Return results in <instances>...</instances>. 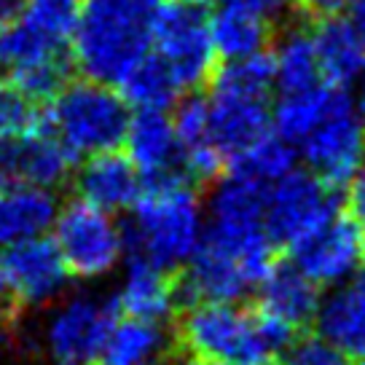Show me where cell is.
I'll use <instances>...</instances> for the list:
<instances>
[{"mask_svg":"<svg viewBox=\"0 0 365 365\" xmlns=\"http://www.w3.org/2000/svg\"><path fill=\"white\" fill-rule=\"evenodd\" d=\"M296 336L240 301H196L175 328V344L191 360L226 365H277Z\"/></svg>","mask_w":365,"mask_h":365,"instance_id":"cell-1","label":"cell"},{"mask_svg":"<svg viewBox=\"0 0 365 365\" xmlns=\"http://www.w3.org/2000/svg\"><path fill=\"white\" fill-rule=\"evenodd\" d=\"M132 223L124 228V252L178 274L191 261L205 234V205L182 175L143 182Z\"/></svg>","mask_w":365,"mask_h":365,"instance_id":"cell-2","label":"cell"},{"mask_svg":"<svg viewBox=\"0 0 365 365\" xmlns=\"http://www.w3.org/2000/svg\"><path fill=\"white\" fill-rule=\"evenodd\" d=\"M164 0H81L70 41L73 65L86 78L115 86L150 51L153 22Z\"/></svg>","mask_w":365,"mask_h":365,"instance_id":"cell-3","label":"cell"},{"mask_svg":"<svg viewBox=\"0 0 365 365\" xmlns=\"http://www.w3.org/2000/svg\"><path fill=\"white\" fill-rule=\"evenodd\" d=\"M272 59L266 51L245 59H231L210 76L207 110L217 148L228 159L272 132Z\"/></svg>","mask_w":365,"mask_h":365,"instance_id":"cell-4","label":"cell"},{"mask_svg":"<svg viewBox=\"0 0 365 365\" xmlns=\"http://www.w3.org/2000/svg\"><path fill=\"white\" fill-rule=\"evenodd\" d=\"M46 124L73 159L113 150L124 143L129 126V105L103 81H73L48 100Z\"/></svg>","mask_w":365,"mask_h":365,"instance_id":"cell-5","label":"cell"},{"mask_svg":"<svg viewBox=\"0 0 365 365\" xmlns=\"http://www.w3.org/2000/svg\"><path fill=\"white\" fill-rule=\"evenodd\" d=\"M296 156L331 188H344L365 156V113L352 89L333 91L317 124L296 143Z\"/></svg>","mask_w":365,"mask_h":365,"instance_id":"cell-6","label":"cell"},{"mask_svg":"<svg viewBox=\"0 0 365 365\" xmlns=\"http://www.w3.org/2000/svg\"><path fill=\"white\" fill-rule=\"evenodd\" d=\"M150 54L170 70L182 94L207 83L217 65V54L205 11L175 0L161 3L150 35Z\"/></svg>","mask_w":365,"mask_h":365,"instance_id":"cell-7","label":"cell"},{"mask_svg":"<svg viewBox=\"0 0 365 365\" xmlns=\"http://www.w3.org/2000/svg\"><path fill=\"white\" fill-rule=\"evenodd\" d=\"M266 228L277 247H293L319 226H325L339 210V194L328 182L304 170H293L266 185Z\"/></svg>","mask_w":365,"mask_h":365,"instance_id":"cell-8","label":"cell"},{"mask_svg":"<svg viewBox=\"0 0 365 365\" xmlns=\"http://www.w3.org/2000/svg\"><path fill=\"white\" fill-rule=\"evenodd\" d=\"M54 245L70 274L94 279L113 272L124 258V228L108 210L86 199H73L54 217Z\"/></svg>","mask_w":365,"mask_h":365,"instance_id":"cell-9","label":"cell"},{"mask_svg":"<svg viewBox=\"0 0 365 365\" xmlns=\"http://www.w3.org/2000/svg\"><path fill=\"white\" fill-rule=\"evenodd\" d=\"M290 263L317 287L341 285L365 263V226L349 212H336L290 247Z\"/></svg>","mask_w":365,"mask_h":365,"instance_id":"cell-10","label":"cell"},{"mask_svg":"<svg viewBox=\"0 0 365 365\" xmlns=\"http://www.w3.org/2000/svg\"><path fill=\"white\" fill-rule=\"evenodd\" d=\"M118 314L115 298L78 296L68 301L48 325V349L54 360L59 365H89L100 357Z\"/></svg>","mask_w":365,"mask_h":365,"instance_id":"cell-11","label":"cell"},{"mask_svg":"<svg viewBox=\"0 0 365 365\" xmlns=\"http://www.w3.org/2000/svg\"><path fill=\"white\" fill-rule=\"evenodd\" d=\"M73 164L76 159L51 135L43 110L41 126L0 143V188H11V185L54 188L68 178Z\"/></svg>","mask_w":365,"mask_h":365,"instance_id":"cell-12","label":"cell"},{"mask_svg":"<svg viewBox=\"0 0 365 365\" xmlns=\"http://www.w3.org/2000/svg\"><path fill=\"white\" fill-rule=\"evenodd\" d=\"M0 269L16 304H41L68 285L70 269L54 240L33 237L3 250Z\"/></svg>","mask_w":365,"mask_h":365,"instance_id":"cell-13","label":"cell"},{"mask_svg":"<svg viewBox=\"0 0 365 365\" xmlns=\"http://www.w3.org/2000/svg\"><path fill=\"white\" fill-rule=\"evenodd\" d=\"M172 129L178 140V156H180V172L191 182L217 180L226 172V156L217 148L212 126H210V110L207 100L199 94H188L175 103Z\"/></svg>","mask_w":365,"mask_h":365,"instance_id":"cell-14","label":"cell"},{"mask_svg":"<svg viewBox=\"0 0 365 365\" xmlns=\"http://www.w3.org/2000/svg\"><path fill=\"white\" fill-rule=\"evenodd\" d=\"M255 293H258L255 309L293 336H301V331L314 325V314L322 298L319 287L309 282L293 263L277 261V266L266 274V279L255 287Z\"/></svg>","mask_w":365,"mask_h":365,"instance_id":"cell-15","label":"cell"},{"mask_svg":"<svg viewBox=\"0 0 365 365\" xmlns=\"http://www.w3.org/2000/svg\"><path fill=\"white\" fill-rule=\"evenodd\" d=\"M317 336H322L336 349H341L352 360L365 357V263L357 272L331 287V293L319 298L314 314Z\"/></svg>","mask_w":365,"mask_h":365,"instance_id":"cell-16","label":"cell"},{"mask_svg":"<svg viewBox=\"0 0 365 365\" xmlns=\"http://www.w3.org/2000/svg\"><path fill=\"white\" fill-rule=\"evenodd\" d=\"M121 145L126 148V159L135 164L143 182L182 175L178 140L167 110H137L135 115H129Z\"/></svg>","mask_w":365,"mask_h":365,"instance_id":"cell-17","label":"cell"},{"mask_svg":"<svg viewBox=\"0 0 365 365\" xmlns=\"http://www.w3.org/2000/svg\"><path fill=\"white\" fill-rule=\"evenodd\" d=\"M178 304H180L178 274L164 272L159 266L132 255L126 258L124 285L115 296L118 312H124L126 317L164 322L167 317H172Z\"/></svg>","mask_w":365,"mask_h":365,"instance_id":"cell-18","label":"cell"},{"mask_svg":"<svg viewBox=\"0 0 365 365\" xmlns=\"http://www.w3.org/2000/svg\"><path fill=\"white\" fill-rule=\"evenodd\" d=\"M78 194L108 212H121L135 205L143 191V178L135 164L118 150H103L83 161L78 172Z\"/></svg>","mask_w":365,"mask_h":365,"instance_id":"cell-19","label":"cell"},{"mask_svg":"<svg viewBox=\"0 0 365 365\" xmlns=\"http://www.w3.org/2000/svg\"><path fill=\"white\" fill-rule=\"evenodd\" d=\"M322 81L331 86L352 89L365 76V51L346 16H325L312 30Z\"/></svg>","mask_w":365,"mask_h":365,"instance_id":"cell-20","label":"cell"},{"mask_svg":"<svg viewBox=\"0 0 365 365\" xmlns=\"http://www.w3.org/2000/svg\"><path fill=\"white\" fill-rule=\"evenodd\" d=\"M57 199L48 188L38 185H11L0 188V247L43 237L54 226Z\"/></svg>","mask_w":365,"mask_h":365,"instance_id":"cell-21","label":"cell"},{"mask_svg":"<svg viewBox=\"0 0 365 365\" xmlns=\"http://www.w3.org/2000/svg\"><path fill=\"white\" fill-rule=\"evenodd\" d=\"M210 41L215 48L217 59H245L252 54H261L272 38V22L261 19L258 14L240 9L234 3H217V9L207 16Z\"/></svg>","mask_w":365,"mask_h":365,"instance_id":"cell-22","label":"cell"},{"mask_svg":"<svg viewBox=\"0 0 365 365\" xmlns=\"http://www.w3.org/2000/svg\"><path fill=\"white\" fill-rule=\"evenodd\" d=\"M269 59H272V78L277 94H293V91L325 83L319 73L314 38L307 27H290L287 33H282Z\"/></svg>","mask_w":365,"mask_h":365,"instance_id":"cell-23","label":"cell"},{"mask_svg":"<svg viewBox=\"0 0 365 365\" xmlns=\"http://www.w3.org/2000/svg\"><path fill=\"white\" fill-rule=\"evenodd\" d=\"M115 89L135 110H167L182 97L178 81L150 51L126 70Z\"/></svg>","mask_w":365,"mask_h":365,"instance_id":"cell-24","label":"cell"},{"mask_svg":"<svg viewBox=\"0 0 365 365\" xmlns=\"http://www.w3.org/2000/svg\"><path fill=\"white\" fill-rule=\"evenodd\" d=\"M164 346L167 336L161 322L124 317L113 322L100 349V360L103 365H145L156 360L164 352Z\"/></svg>","mask_w":365,"mask_h":365,"instance_id":"cell-25","label":"cell"},{"mask_svg":"<svg viewBox=\"0 0 365 365\" xmlns=\"http://www.w3.org/2000/svg\"><path fill=\"white\" fill-rule=\"evenodd\" d=\"M296 148L272 129L242 153H237L234 159H228L226 170L237 172L242 178H250L261 185H272L274 180H279L296 167Z\"/></svg>","mask_w":365,"mask_h":365,"instance_id":"cell-26","label":"cell"},{"mask_svg":"<svg viewBox=\"0 0 365 365\" xmlns=\"http://www.w3.org/2000/svg\"><path fill=\"white\" fill-rule=\"evenodd\" d=\"M81 0H27L19 22L54 46H68L78 24Z\"/></svg>","mask_w":365,"mask_h":365,"instance_id":"cell-27","label":"cell"},{"mask_svg":"<svg viewBox=\"0 0 365 365\" xmlns=\"http://www.w3.org/2000/svg\"><path fill=\"white\" fill-rule=\"evenodd\" d=\"M43 124L41 105L27 100L9 78H0V143Z\"/></svg>","mask_w":365,"mask_h":365,"instance_id":"cell-28","label":"cell"},{"mask_svg":"<svg viewBox=\"0 0 365 365\" xmlns=\"http://www.w3.org/2000/svg\"><path fill=\"white\" fill-rule=\"evenodd\" d=\"M277 365H354V360L322 336H296Z\"/></svg>","mask_w":365,"mask_h":365,"instance_id":"cell-29","label":"cell"},{"mask_svg":"<svg viewBox=\"0 0 365 365\" xmlns=\"http://www.w3.org/2000/svg\"><path fill=\"white\" fill-rule=\"evenodd\" d=\"M223 3H234L240 9H247L272 24L277 19H285L287 14H293V9H298V0H223Z\"/></svg>","mask_w":365,"mask_h":365,"instance_id":"cell-30","label":"cell"},{"mask_svg":"<svg viewBox=\"0 0 365 365\" xmlns=\"http://www.w3.org/2000/svg\"><path fill=\"white\" fill-rule=\"evenodd\" d=\"M346 191V207H349V215L354 220H360L365 226V156L357 164V170L352 172V178L344 185Z\"/></svg>","mask_w":365,"mask_h":365,"instance_id":"cell-31","label":"cell"},{"mask_svg":"<svg viewBox=\"0 0 365 365\" xmlns=\"http://www.w3.org/2000/svg\"><path fill=\"white\" fill-rule=\"evenodd\" d=\"M352 0H298V6L307 14L317 16V19H325V16H339L349 9Z\"/></svg>","mask_w":365,"mask_h":365,"instance_id":"cell-32","label":"cell"},{"mask_svg":"<svg viewBox=\"0 0 365 365\" xmlns=\"http://www.w3.org/2000/svg\"><path fill=\"white\" fill-rule=\"evenodd\" d=\"M16 298H14L11 287L6 282V274L0 269V325H6V322H11L14 314H16Z\"/></svg>","mask_w":365,"mask_h":365,"instance_id":"cell-33","label":"cell"},{"mask_svg":"<svg viewBox=\"0 0 365 365\" xmlns=\"http://www.w3.org/2000/svg\"><path fill=\"white\" fill-rule=\"evenodd\" d=\"M346 11H349L346 14V19H349L352 30L357 33L360 43H363V51H365V0H352Z\"/></svg>","mask_w":365,"mask_h":365,"instance_id":"cell-34","label":"cell"},{"mask_svg":"<svg viewBox=\"0 0 365 365\" xmlns=\"http://www.w3.org/2000/svg\"><path fill=\"white\" fill-rule=\"evenodd\" d=\"M24 3L27 0H0V27L16 22L24 11Z\"/></svg>","mask_w":365,"mask_h":365,"instance_id":"cell-35","label":"cell"},{"mask_svg":"<svg viewBox=\"0 0 365 365\" xmlns=\"http://www.w3.org/2000/svg\"><path fill=\"white\" fill-rule=\"evenodd\" d=\"M360 81H363V86L354 91V97H357V103H360V108H363V113H365V76Z\"/></svg>","mask_w":365,"mask_h":365,"instance_id":"cell-36","label":"cell"},{"mask_svg":"<svg viewBox=\"0 0 365 365\" xmlns=\"http://www.w3.org/2000/svg\"><path fill=\"white\" fill-rule=\"evenodd\" d=\"M175 3H185V6H205V3H210V0H175Z\"/></svg>","mask_w":365,"mask_h":365,"instance_id":"cell-37","label":"cell"},{"mask_svg":"<svg viewBox=\"0 0 365 365\" xmlns=\"http://www.w3.org/2000/svg\"><path fill=\"white\" fill-rule=\"evenodd\" d=\"M188 365H226V363H212V360H191Z\"/></svg>","mask_w":365,"mask_h":365,"instance_id":"cell-38","label":"cell"},{"mask_svg":"<svg viewBox=\"0 0 365 365\" xmlns=\"http://www.w3.org/2000/svg\"><path fill=\"white\" fill-rule=\"evenodd\" d=\"M145 365H167V363H159V360H150V363H145Z\"/></svg>","mask_w":365,"mask_h":365,"instance_id":"cell-39","label":"cell"},{"mask_svg":"<svg viewBox=\"0 0 365 365\" xmlns=\"http://www.w3.org/2000/svg\"><path fill=\"white\" fill-rule=\"evenodd\" d=\"M360 365H365V357H363V360H360Z\"/></svg>","mask_w":365,"mask_h":365,"instance_id":"cell-40","label":"cell"}]
</instances>
